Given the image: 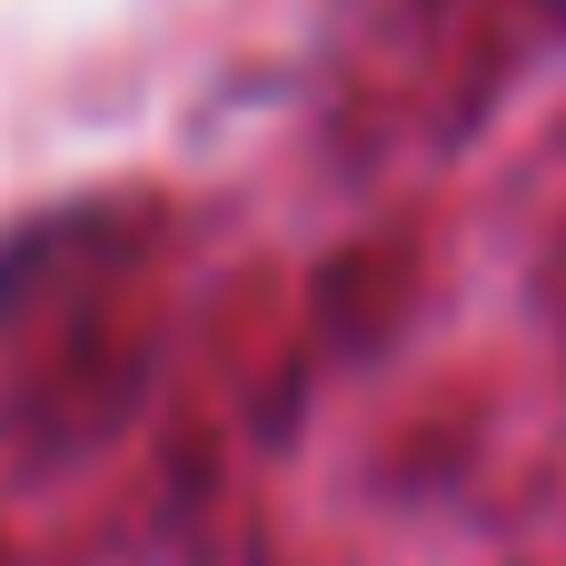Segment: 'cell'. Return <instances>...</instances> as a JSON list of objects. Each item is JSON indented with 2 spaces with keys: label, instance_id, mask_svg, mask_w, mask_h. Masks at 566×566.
I'll list each match as a JSON object with an SVG mask.
<instances>
[{
  "label": "cell",
  "instance_id": "1",
  "mask_svg": "<svg viewBox=\"0 0 566 566\" xmlns=\"http://www.w3.org/2000/svg\"><path fill=\"white\" fill-rule=\"evenodd\" d=\"M547 10H566V0H547Z\"/></svg>",
  "mask_w": 566,
  "mask_h": 566
}]
</instances>
